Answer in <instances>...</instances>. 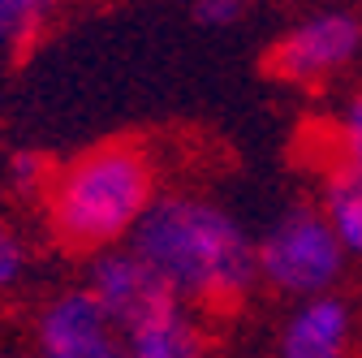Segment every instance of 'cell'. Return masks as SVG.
I'll return each instance as SVG.
<instances>
[{"label": "cell", "instance_id": "cell-5", "mask_svg": "<svg viewBox=\"0 0 362 358\" xmlns=\"http://www.w3.org/2000/svg\"><path fill=\"white\" fill-rule=\"evenodd\" d=\"M43 358H129L121 328L90 289L61 294L39 320Z\"/></svg>", "mask_w": 362, "mask_h": 358}, {"label": "cell", "instance_id": "cell-6", "mask_svg": "<svg viewBox=\"0 0 362 358\" xmlns=\"http://www.w3.org/2000/svg\"><path fill=\"white\" fill-rule=\"evenodd\" d=\"M90 294L100 298V306L112 316V324H117L121 333H125L129 324L147 320L151 311H160V306H168V302L181 298L134 246L95 259V272H90Z\"/></svg>", "mask_w": 362, "mask_h": 358}, {"label": "cell", "instance_id": "cell-1", "mask_svg": "<svg viewBox=\"0 0 362 358\" xmlns=\"http://www.w3.org/2000/svg\"><path fill=\"white\" fill-rule=\"evenodd\" d=\"M134 250L156 272L194 302H238L259 272L255 246L238 229L229 212L199 199H156L139 225H134Z\"/></svg>", "mask_w": 362, "mask_h": 358}, {"label": "cell", "instance_id": "cell-11", "mask_svg": "<svg viewBox=\"0 0 362 358\" xmlns=\"http://www.w3.org/2000/svg\"><path fill=\"white\" fill-rule=\"evenodd\" d=\"M341 143H345V164L362 168V96L349 104L345 125H341Z\"/></svg>", "mask_w": 362, "mask_h": 358}, {"label": "cell", "instance_id": "cell-12", "mask_svg": "<svg viewBox=\"0 0 362 358\" xmlns=\"http://www.w3.org/2000/svg\"><path fill=\"white\" fill-rule=\"evenodd\" d=\"M22 263H26V255H22V242L0 225V289H9L13 281H18V272H22Z\"/></svg>", "mask_w": 362, "mask_h": 358}, {"label": "cell", "instance_id": "cell-9", "mask_svg": "<svg viewBox=\"0 0 362 358\" xmlns=\"http://www.w3.org/2000/svg\"><path fill=\"white\" fill-rule=\"evenodd\" d=\"M324 212L345 255H362V168L345 164L332 173V182L324 190Z\"/></svg>", "mask_w": 362, "mask_h": 358}, {"label": "cell", "instance_id": "cell-8", "mask_svg": "<svg viewBox=\"0 0 362 358\" xmlns=\"http://www.w3.org/2000/svg\"><path fill=\"white\" fill-rule=\"evenodd\" d=\"M121 337H125L129 358H203V337L181 311V298L151 311L147 320L129 324Z\"/></svg>", "mask_w": 362, "mask_h": 358}, {"label": "cell", "instance_id": "cell-13", "mask_svg": "<svg viewBox=\"0 0 362 358\" xmlns=\"http://www.w3.org/2000/svg\"><path fill=\"white\" fill-rule=\"evenodd\" d=\"M238 9H242V0H199V22H207V26H224V22H233L238 18Z\"/></svg>", "mask_w": 362, "mask_h": 358}, {"label": "cell", "instance_id": "cell-10", "mask_svg": "<svg viewBox=\"0 0 362 358\" xmlns=\"http://www.w3.org/2000/svg\"><path fill=\"white\" fill-rule=\"evenodd\" d=\"M48 0H0V48H18L43 18Z\"/></svg>", "mask_w": 362, "mask_h": 358}, {"label": "cell", "instance_id": "cell-4", "mask_svg": "<svg viewBox=\"0 0 362 358\" xmlns=\"http://www.w3.org/2000/svg\"><path fill=\"white\" fill-rule=\"evenodd\" d=\"M358 43H362V22L354 13H320V18L293 26L272 48L267 69L285 82H315V78H328L341 65H349Z\"/></svg>", "mask_w": 362, "mask_h": 358}, {"label": "cell", "instance_id": "cell-3", "mask_svg": "<svg viewBox=\"0 0 362 358\" xmlns=\"http://www.w3.org/2000/svg\"><path fill=\"white\" fill-rule=\"evenodd\" d=\"M255 259L267 285H276L285 294H320L341 277L345 246L328 225V216L298 207L276 220V229L259 242Z\"/></svg>", "mask_w": 362, "mask_h": 358}, {"label": "cell", "instance_id": "cell-2", "mask_svg": "<svg viewBox=\"0 0 362 358\" xmlns=\"http://www.w3.org/2000/svg\"><path fill=\"white\" fill-rule=\"evenodd\" d=\"M151 164L134 143H104L52 182V233L69 250H100L134 233L151 207Z\"/></svg>", "mask_w": 362, "mask_h": 358}, {"label": "cell", "instance_id": "cell-7", "mask_svg": "<svg viewBox=\"0 0 362 358\" xmlns=\"http://www.w3.org/2000/svg\"><path fill=\"white\" fill-rule=\"evenodd\" d=\"M349 311L337 298H310L285 324L281 358H345Z\"/></svg>", "mask_w": 362, "mask_h": 358}]
</instances>
